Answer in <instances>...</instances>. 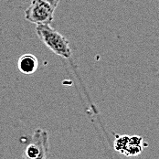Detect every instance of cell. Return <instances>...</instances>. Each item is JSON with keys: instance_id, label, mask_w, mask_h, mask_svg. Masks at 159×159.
<instances>
[{"instance_id": "obj_2", "label": "cell", "mask_w": 159, "mask_h": 159, "mask_svg": "<svg viewBox=\"0 0 159 159\" xmlns=\"http://www.w3.org/2000/svg\"><path fill=\"white\" fill-rule=\"evenodd\" d=\"M22 159H49V142L47 131L38 128L25 147Z\"/></svg>"}, {"instance_id": "obj_3", "label": "cell", "mask_w": 159, "mask_h": 159, "mask_svg": "<svg viewBox=\"0 0 159 159\" xmlns=\"http://www.w3.org/2000/svg\"><path fill=\"white\" fill-rule=\"evenodd\" d=\"M55 9L44 0H32L30 7L25 10V18L35 25H50Z\"/></svg>"}, {"instance_id": "obj_6", "label": "cell", "mask_w": 159, "mask_h": 159, "mask_svg": "<svg viewBox=\"0 0 159 159\" xmlns=\"http://www.w3.org/2000/svg\"><path fill=\"white\" fill-rule=\"evenodd\" d=\"M129 140H130V136L128 135L116 134L115 140H114V150L122 154L125 151V149L127 147Z\"/></svg>"}, {"instance_id": "obj_4", "label": "cell", "mask_w": 159, "mask_h": 159, "mask_svg": "<svg viewBox=\"0 0 159 159\" xmlns=\"http://www.w3.org/2000/svg\"><path fill=\"white\" fill-rule=\"evenodd\" d=\"M17 68L22 74L31 75L39 68V61L37 57L32 54H25L18 59Z\"/></svg>"}, {"instance_id": "obj_5", "label": "cell", "mask_w": 159, "mask_h": 159, "mask_svg": "<svg viewBox=\"0 0 159 159\" xmlns=\"http://www.w3.org/2000/svg\"><path fill=\"white\" fill-rule=\"evenodd\" d=\"M146 143L143 144H134V143H128L127 147L125 149V151L122 153L125 157H136L140 155L143 152L144 146H146Z\"/></svg>"}, {"instance_id": "obj_7", "label": "cell", "mask_w": 159, "mask_h": 159, "mask_svg": "<svg viewBox=\"0 0 159 159\" xmlns=\"http://www.w3.org/2000/svg\"><path fill=\"white\" fill-rule=\"evenodd\" d=\"M44 1H46L50 6H52L54 8H57V7H58L61 0H44Z\"/></svg>"}, {"instance_id": "obj_1", "label": "cell", "mask_w": 159, "mask_h": 159, "mask_svg": "<svg viewBox=\"0 0 159 159\" xmlns=\"http://www.w3.org/2000/svg\"><path fill=\"white\" fill-rule=\"evenodd\" d=\"M36 33L39 39L58 56L70 59L72 55L68 39L50 25H37Z\"/></svg>"}]
</instances>
